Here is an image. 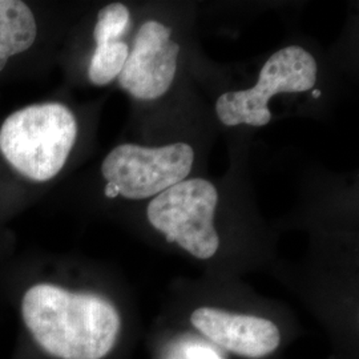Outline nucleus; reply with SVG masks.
Here are the masks:
<instances>
[{
	"mask_svg": "<svg viewBox=\"0 0 359 359\" xmlns=\"http://www.w3.org/2000/svg\"><path fill=\"white\" fill-rule=\"evenodd\" d=\"M22 316L39 346L57 359H103L121 329L117 309L102 295L50 283L27 292Z\"/></svg>",
	"mask_w": 359,
	"mask_h": 359,
	"instance_id": "f257e3e1",
	"label": "nucleus"
},
{
	"mask_svg": "<svg viewBox=\"0 0 359 359\" xmlns=\"http://www.w3.org/2000/svg\"><path fill=\"white\" fill-rule=\"evenodd\" d=\"M77 137L75 115L60 103L35 104L13 112L0 128V151L27 179H53Z\"/></svg>",
	"mask_w": 359,
	"mask_h": 359,
	"instance_id": "f03ea898",
	"label": "nucleus"
},
{
	"mask_svg": "<svg viewBox=\"0 0 359 359\" xmlns=\"http://www.w3.org/2000/svg\"><path fill=\"white\" fill-rule=\"evenodd\" d=\"M217 204V189L210 181L184 180L154 197L147 216L168 243L179 244L198 259H209L219 248L215 228Z\"/></svg>",
	"mask_w": 359,
	"mask_h": 359,
	"instance_id": "7ed1b4c3",
	"label": "nucleus"
},
{
	"mask_svg": "<svg viewBox=\"0 0 359 359\" xmlns=\"http://www.w3.org/2000/svg\"><path fill=\"white\" fill-rule=\"evenodd\" d=\"M317 72V62L311 53L299 46L285 47L273 53L261 68L255 87L225 92L218 97L217 117L226 127L268 126L271 120L270 99L281 92L298 93L313 90Z\"/></svg>",
	"mask_w": 359,
	"mask_h": 359,
	"instance_id": "20e7f679",
	"label": "nucleus"
},
{
	"mask_svg": "<svg viewBox=\"0 0 359 359\" xmlns=\"http://www.w3.org/2000/svg\"><path fill=\"white\" fill-rule=\"evenodd\" d=\"M194 151L187 142L158 148L121 144L104 158L102 173L107 184L128 200L156 197L187 180L192 172Z\"/></svg>",
	"mask_w": 359,
	"mask_h": 359,
	"instance_id": "39448f33",
	"label": "nucleus"
},
{
	"mask_svg": "<svg viewBox=\"0 0 359 359\" xmlns=\"http://www.w3.org/2000/svg\"><path fill=\"white\" fill-rule=\"evenodd\" d=\"M169 27L149 20L136 34L118 83L136 99L154 100L167 93L177 72L179 43Z\"/></svg>",
	"mask_w": 359,
	"mask_h": 359,
	"instance_id": "423d86ee",
	"label": "nucleus"
},
{
	"mask_svg": "<svg viewBox=\"0 0 359 359\" xmlns=\"http://www.w3.org/2000/svg\"><path fill=\"white\" fill-rule=\"evenodd\" d=\"M193 326L218 346L244 358H264L281 342L274 322L216 308H200L191 316Z\"/></svg>",
	"mask_w": 359,
	"mask_h": 359,
	"instance_id": "0eeeda50",
	"label": "nucleus"
},
{
	"mask_svg": "<svg viewBox=\"0 0 359 359\" xmlns=\"http://www.w3.org/2000/svg\"><path fill=\"white\" fill-rule=\"evenodd\" d=\"M36 32L35 16L26 3L0 0V72L11 56L31 48Z\"/></svg>",
	"mask_w": 359,
	"mask_h": 359,
	"instance_id": "6e6552de",
	"label": "nucleus"
},
{
	"mask_svg": "<svg viewBox=\"0 0 359 359\" xmlns=\"http://www.w3.org/2000/svg\"><path fill=\"white\" fill-rule=\"evenodd\" d=\"M128 44L123 40L96 44L88 76L95 86H107L118 77L128 57Z\"/></svg>",
	"mask_w": 359,
	"mask_h": 359,
	"instance_id": "1a4fd4ad",
	"label": "nucleus"
},
{
	"mask_svg": "<svg viewBox=\"0 0 359 359\" xmlns=\"http://www.w3.org/2000/svg\"><path fill=\"white\" fill-rule=\"evenodd\" d=\"M130 20L129 10L121 3L105 6L97 15V22L93 31L96 44L118 41L127 31Z\"/></svg>",
	"mask_w": 359,
	"mask_h": 359,
	"instance_id": "9d476101",
	"label": "nucleus"
},
{
	"mask_svg": "<svg viewBox=\"0 0 359 359\" xmlns=\"http://www.w3.org/2000/svg\"><path fill=\"white\" fill-rule=\"evenodd\" d=\"M191 359H218L217 355H215L209 350H203V348H196L192 351Z\"/></svg>",
	"mask_w": 359,
	"mask_h": 359,
	"instance_id": "9b49d317",
	"label": "nucleus"
},
{
	"mask_svg": "<svg viewBox=\"0 0 359 359\" xmlns=\"http://www.w3.org/2000/svg\"><path fill=\"white\" fill-rule=\"evenodd\" d=\"M104 193H105V196H107L108 198H115V197L118 196V192L116 191L115 187L111 185V184H107V187H105V189H104Z\"/></svg>",
	"mask_w": 359,
	"mask_h": 359,
	"instance_id": "f8f14e48",
	"label": "nucleus"
},
{
	"mask_svg": "<svg viewBox=\"0 0 359 359\" xmlns=\"http://www.w3.org/2000/svg\"><path fill=\"white\" fill-rule=\"evenodd\" d=\"M311 95H313V97H316V99H317V97H320V96H321V90H311Z\"/></svg>",
	"mask_w": 359,
	"mask_h": 359,
	"instance_id": "ddd939ff",
	"label": "nucleus"
}]
</instances>
